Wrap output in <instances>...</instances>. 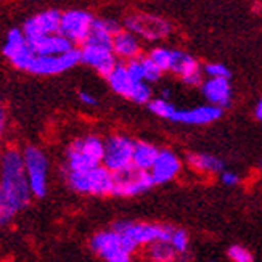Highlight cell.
Wrapping results in <instances>:
<instances>
[{
    "instance_id": "obj_21",
    "label": "cell",
    "mask_w": 262,
    "mask_h": 262,
    "mask_svg": "<svg viewBox=\"0 0 262 262\" xmlns=\"http://www.w3.org/2000/svg\"><path fill=\"white\" fill-rule=\"evenodd\" d=\"M187 163L191 169L204 174H222L224 172V161L221 158L208 155V153H188Z\"/></svg>"
},
{
    "instance_id": "obj_18",
    "label": "cell",
    "mask_w": 262,
    "mask_h": 262,
    "mask_svg": "<svg viewBox=\"0 0 262 262\" xmlns=\"http://www.w3.org/2000/svg\"><path fill=\"white\" fill-rule=\"evenodd\" d=\"M113 53L118 60L130 61L142 56V43L140 39L127 29H122L113 37Z\"/></svg>"
},
{
    "instance_id": "obj_23",
    "label": "cell",
    "mask_w": 262,
    "mask_h": 262,
    "mask_svg": "<svg viewBox=\"0 0 262 262\" xmlns=\"http://www.w3.org/2000/svg\"><path fill=\"white\" fill-rule=\"evenodd\" d=\"M146 262H176L177 253L167 242H155L145 246L143 253Z\"/></svg>"
},
{
    "instance_id": "obj_41",
    "label": "cell",
    "mask_w": 262,
    "mask_h": 262,
    "mask_svg": "<svg viewBox=\"0 0 262 262\" xmlns=\"http://www.w3.org/2000/svg\"><path fill=\"white\" fill-rule=\"evenodd\" d=\"M2 153H4V148H2V143H0V159H2Z\"/></svg>"
},
{
    "instance_id": "obj_36",
    "label": "cell",
    "mask_w": 262,
    "mask_h": 262,
    "mask_svg": "<svg viewBox=\"0 0 262 262\" xmlns=\"http://www.w3.org/2000/svg\"><path fill=\"white\" fill-rule=\"evenodd\" d=\"M221 182L225 187H236L242 182V179L236 172H232V170H224V172L221 174Z\"/></svg>"
},
{
    "instance_id": "obj_20",
    "label": "cell",
    "mask_w": 262,
    "mask_h": 262,
    "mask_svg": "<svg viewBox=\"0 0 262 262\" xmlns=\"http://www.w3.org/2000/svg\"><path fill=\"white\" fill-rule=\"evenodd\" d=\"M106 82L113 92L124 97V98H129V95L132 92V87L135 84L127 73L126 63H118L115 66V70L106 76Z\"/></svg>"
},
{
    "instance_id": "obj_3",
    "label": "cell",
    "mask_w": 262,
    "mask_h": 262,
    "mask_svg": "<svg viewBox=\"0 0 262 262\" xmlns=\"http://www.w3.org/2000/svg\"><path fill=\"white\" fill-rule=\"evenodd\" d=\"M64 182L70 190L79 195L90 196H113L115 188V176L113 172L100 164L87 170H71L63 172Z\"/></svg>"
},
{
    "instance_id": "obj_34",
    "label": "cell",
    "mask_w": 262,
    "mask_h": 262,
    "mask_svg": "<svg viewBox=\"0 0 262 262\" xmlns=\"http://www.w3.org/2000/svg\"><path fill=\"white\" fill-rule=\"evenodd\" d=\"M127 73L134 82H145V71H143V63H142V56L140 58H135L126 63Z\"/></svg>"
},
{
    "instance_id": "obj_32",
    "label": "cell",
    "mask_w": 262,
    "mask_h": 262,
    "mask_svg": "<svg viewBox=\"0 0 262 262\" xmlns=\"http://www.w3.org/2000/svg\"><path fill=\"white\" fill-rule=\"evenodd\" d=\"M229 259L232 262H254V257L251 254V251H248V249L242 245H233L229 248Z\"/></svg>"
},
{
    "instance_id": "obj_38",
    "label": "cell",
    "mask_w": 262,
    "mask_h": 262,
    "mask_svg": "<svg viewBox=\"0 0 262 262\" xmlns=\"http://www.w3.org/2000/svg\"><path fill=\"white\" fill-rule=\"evenodd\" d=\"M5 129H7V111L2 105H0V137L4 135Z\"/></svg>"
},
{
    "instance_id": "obj_19",
    "label": "cell",
    "mask_w": 262,
    "mask_h": 262,
    "mask_svg": "<svg viewBox=\"0 0 262 262\" xmlns=\"http://www.w3.org/2000/svg\"><path fill=\"white\" fill-rule=\"evenodd\" d=\"M159 155V148L150 142L137 140L134 145V155H132V167L143 172H150L156 158Z\"/></svg>"
},
{
    "instance_id": "obj_27",
    "label": "cell",
    "mask_w": 262,
    "mask_h": 262,
    "mask_svg": "<svg viewBox=\"0 0 262 262\" xmlns=\"http://www.w3.org/2000/svg\"><path fill=\"white\" fill-rule=\"evenodd\" d=\"M34 56H36V55H34V52L31 50L29 43H26L25 47L19 49L18 52H15L13 55H11L10 58H8V61L11 63V66L16 68V70L28 73L29 66H31L32 60H34Z\"/></svg>"
},
{
    "instance_id": "obj_31",
    "label": "cell",
    "mask_w": 262,
    "mask_h": 262,
    "mask_svg": "<svg viewBox=\"0 0 262 262\" xmlns=\"http://www.w3.org/2000/svg\"><path fill=\"white\" fill-rule=\"evenodd\" d=\"M142 63H143V71H145V82H148V84L158 82L163 76V71L159 70V68L150 58H148V56L142 55Z\"/></svg>"
},
{
    "instance_id": "obj_5",
    "label": "cell",
    "mask_w": 262,
    "mask_h": 262,
    "mask_svg": "<svg viewBox=\"0 0 262 262\" xmlns=\"http://www.w3.org/2000/svg\"><path fill=\"white\" fill-rule=\"evenodd\" d=\"M113 230L127 235L129 238L139 245L148 246L155 242H167L174 233L172 225H159V224H146V222H134V221H118L113 224Z\"/></svg>"
},
{
    "instance_id": "obj_10",
    "label": "cell",
    "mask_w": 262,
    "mask_h": 262,
    "mask_svg": "<svg viewBox=\"0 0 262 262\" xmlns=\"http://www.w3.org/2000/svg\"><path fill=\"white\" fill-rule=\"evenodd\" d=\"M94 15L85 10H70L61 13L60 34L73 45L84 43L94 25Z\"/></svg>"
},
{
    "instance_id": "obj_17",
    "label": "cell",
    "mask_w": 262,
    "mask_h": 262,
    "mask_svg": "<svg viewBox=\"0 0 262 262\" xmlns=\"http://www.w3.org/2000/svg\"><path fill=\"white\" fill-rule=\"evenodd\" d=\"M90 249H92L98 257L108 260L111 256L118 254L119 251H124L121 245V233L115 232L113 229L97 232L90 238Z\"/></svg>"
},
{
    "instance_id": "obj_25",
    "label": "cell",
    "mask_w": 262,
    "mask_h": 262,
    "mask_svg": "<svg viewBox=\"0 0 262 262\" xmlns=\"http://www.w3.org/2000/svg\"><path fill=\"white\" fill-rule=\"evenodd\" d=\"M172 50L174 49H167V47H161V45H158V47H153L150 52H148L146 56L163 73H166V71H170V64H172Z\"/></svg>"
},
{
    "instance_id": "obj_29",
    "label": "cell",
    "mask_w": 262,
    "mask_h": 262,
    "mask_svg": "<svg viewBox=\"0 0 262 262\" xmlns=\"http://www.w3.org/2000/svg\"><path fill=\"white\" fill-rule=\"evenodd\" d=\"M169 243H170V246L174 248V251L177 253V256L190 253L188 251L190 238H188V233L184 229H174V233H172V236H170Z\"/></svg>"
},
{
    "instance_id": "obj_15",
    "label": "cell",
    "mask_w": 262,
    "mask_h": 262,
    "mask_svg": "<svg viewBox=\"0 0 262 262\" xmlns=\"http://www.w3.org/2000/svg\"><path fill=\"white\" fill-rule=\"evenodd\" d=\"M201 94L209 105L219 106L222 110L232 105V85L229 79L208 77L201 85Z\"/></svg>"
},
{
    "instance_id": "obj_8",
    "label": "cell",
    "mask_w": 262,
    "mask_h": 262,
    "mask_svg": "<svg viewBox=\"0 0 262 262\" xmlns=\"http://www.w3.org/2000/svg\"><path fill=\"white\" fill-rule=\"evenodd\" d=\"M81 63V49H71L70 52L52 56H39L36 55L29 66L28 73L34 76H58L73 70Z\"/></svg>"
},
{
    "instance_id": "obj_33",
    "label": "cell",
    "mask_w": 262,
    "mask_h": 262,
    "mask_svg": "<svg viewBox=\"0 0 262 262\" xmlns=\"http://www.w3.org/2000/svg\"><path fill=\"white\" fill-rule=\"evenodd\" d=\"M203 74H206L208 77L230 79V70L222 63H206L203 66Z\"/></svg>"
},
{
    "instance_id": "obj_1",
    "label": "cell",
    "mask_w": 262,
    "mask_h": 262,
    "mask_svg": "<svg viewBox=\"0 0 262 262\" xmlns=\"http://www.w3.org/2000/svg\"><path fill=\"white\" fill-rule=\"evenodd\" d=\"M32 200L26 177L23 151L19 148H4L0 159V227H7L25 211Z\"/></svg>"
},
{
    "instance_id": "obj_22",
    "label": "cell",
    "mask_w": 262,
    "mask_h": 262,
    "mask_svg": "<svg viewBox=\"0 0 262 262\" xmlns=\"http://www.w3.org/2000/svg\"><path fill=\"white\" fill-rule=\"evenodd\" d=\"M201 70L200 63L196 61L195 56H191L190 53L184 50H172V64H170V73H174L180 77H184L190 73H195Z\"/></svg>"
},
{
    "instance_id": "obj_6",
    "label": "cell",
    "mask_w": 262,
    "mask_h": 262,
    "mask_svg": "<svg viewBox=\"0 0 262 262\" xmlns=\"http://www.w3.org/2000/svg\"><path fill=\"white\" fill-rule=\"evenodd\" d=\"M135 140L124 134H115L105 139V153L103 164L110 172L119 174L132 167V155H134Z\"/></svg>"
},
{
    "instance_id": "obj_30",
    "label": "cell",
    "mask_w": 262,
    "mask_h": 262,
    "mask_svg": "<svg viewBox=\"0 0 262 262\" xmlns=\"http://www.w3.org/2000/svg\"><path fill=\"white\" fill-rule=\"evenodd\" d=\"M94 29H98V31H103L106 34H110L111 37H115L118 32L122 31L121 25L116 21V19H111V18H95L94 19V25H92Z\"/></svg>"
},
{
    "instance_id": "obj_2",
    "label": "cell",
    "mask_w": 262,
    "mask_h": 262,
    "mask_svg": "<svg viewBox=\"0 0 262 262\" xmlns=\"http://www.w3.org/2000/svg\"><path fill=\"white\" fill-rule=\"evenodd\" d=\"M105 153V140L95 134H87L74 139L64 151V169L63 172L71 170H87L101 164Z\"/></svg>"
},
{
    "instance_id": "obj_13",
    "label": "cell",
    "mask_w": 262,
    "mask_h": 262,
    "mask_svg": "<svg viewBox=\"0 0 262 262\" xmlns=\"http://www.w3.org/2000/svg\"><path fill=\"white\" fill-rule=\"evenodd\" d=\"M182 170L180 158L167 148H159V155L150 170L155 185H164L167 182L174 180Z\"/></svg>"
},
{
    "instance_id": "obj_4",
    "label": "cell",
    "mask_w": 262,
    "mask_h": 262,
    "mask_svg": "<svg viewBox=\"0 0 262 262\" xmlns=\"http://www.w3.org/2000/svg\"><path fill=\"white\" fill-rule=\"evenodd\" d=\"M21 151L32 198L42 200L49 191V156L37 145H28Z\"/></svg>"
},
{
    "instance_id": "obj_42",
    "label": "cell",
    "mask_w": 262,
    "mask_h": 262,
    "mask_svg": "<svg viewBox=\"0 0 262 262\" xmlns=\"http://www.w3.org/2000/svg\"><path fill=\"white\" fill-rule=\"evenodd\" d=\"M209 262H217V260H209Z\"/></svg>"
},
{
    "instance_id": "obj_16",
    "label": "cell",
    "mask_w": 262,
    "mask_h": 262,
    "mask_svg": "<svg viewBox=\"0 0 262 262\" xmlns=\"http://www.w3.org/2000/svg\"><path fill=\"white\" fill-rule=\"evenodd\" d=\"M28 43H29L31 50L34 52V55H39V56L61 55V53H66V52H70L71 49H74V45L66 37H63L60 32L28 40Z\"/></svg>"
},
{
    "instance_id": "obj_28",
    "label": "cell",
    "mask_w": 262,
    "mask_h": 262,
    "mask_svg": "<svg viewBox=\"0 0 262 262\" xmlns=\"http://www.w3.org/2000/svg\"><path fill=\"white\" fill-rule=\"evenodd\" d=\"M151 87L148 82H135L132 87V92L129 95V100L137 105H148L151 101Z\"/></svg>"
},
{
    "instance_id": "obj_14",
    "label": "cell",
    "mask_w": 262,
    "mask_h": 262,
    "mask_svg": "<svg viewBox=\"0 0 262 262\" xmlns=\"http://www.w3.org/2000/svg\"><path fill=\"white\" fill-rule=\"evenodd\" d=\"M224 115V110L214 105H201L190 110H177L174 118L170 119L177 124H187V126H206V124L219 121Z\"/></svg>"
},
{
    "instance_id": "obj_39",
    "label": "cell",
    "mask_w": 262,
    "mask_h": 262,
    "mask_svg": "<svg viewBox=\"0 0 262 262\" xmlns=\"http://www.w3.org/2000/svg\"><path fill=\"white\" fill-rule=\"evenodd\" d=\"M254 116H256L257 121H262V98L257 101V105L254 108Z\"/></svg>"
},
{
    "instance_id": "obj_26",
    "label": "cell",
    "mask_w": 262,
    "mask_h": 262,
    "mask_svg": "<svg viewBox=\"0 0 262 262\" xmlns=\"http://www.w3.org/2000/svg\"><path fill=\"white\" fill-rule=\"evenodd\" d=\"M148 110H150V113H153L155 116L161 118V119H172L177 108L170 103L169 100H164V98H151V101L148 103Z\"/></svg>"
},
{
    "instance_id": "obj_7",
    "label": "cell",
    "mask_w": 262,
    "mask_h": 262,
    "mask_svg": "<svg viewBox=\"0 0 262 262\" xmlns=\"http://www.w3.org/2000/svg\"><path fill=\"white\" fill-rule=\"evenodd\" d=\"M124 26L127 31L135 34L139 39L148 40V42H156L163 40L172 32V26L170 23L161 16L155 15H145V13H135L124 19Z\"/></svg>"
},
{
    "instance_id": "obj_35",
    "label": "cell",
    "mask_w": 262,
    "mask_h": 262,
    "mask_svg": "<svg viewBox=\"0 0 262 262\" xmlns=\"http://www.w3.org/2000/svg\"><path fill=\"white\" fill-rule=\"evenodd\" d=\"M203 70H198L195 73H190L184 77H180L182 79V82H184L185 85L188 87H201L203 82H204V77H203Z\"/></svg>"
},
{
    "instance_id": "obj_40",
    "label": "cell",
    "mask_w": 262,
    "mask_h": 262,
    "mask_svg": "<svg viewBox=\"0 0 262 262\" xmlns=\"http://www.w3.org/2000/svg\"><path fill=\"white\" fill-rule=\"evenodd\" d=\"M169 97H170L169 89H163V92H161V98H164V100H169Z\"/></svg>"
},
{
    "instance_id": "obj_11",
    "label": "cell",
    "mask_w": 262,
    "mask_h": 262,
    "mask_svg": "<svg viewBox=\"0 0 262 262\" xmlns=\"http://www.w3.org/2000/svg\"><path fill=\"white\" fill-rule=\"evenodd\" d=\"M60 21L61 13L58 10H45L39 15L28 18L23 25V34L28 40L37 39L42 36H50V34L60 32Z\"/></svg>"
},
{
    "instance_id": "obj_12",
    "label": "cell",
    "mask_w": 262,
    "mask_h": 262,
    "mask_svg": "<svg viewBox=\"0 0 262 262\" xmlns=\"http://www.w3.org/2000/svg\"><path fill=\"white\" fill-rule=\"evenodd\" d=\"M81 63L90 66L95 70L101 77H105L115 70V66L119 63L116 55L113 53V49L98 47V45L82 43L81 47Z\"/></svg>"
},
{
    "instance_id": "obj_24",
    "label": "cell",
    "mask_w": 262,
    "mask_h": 262,
    "mask_svg": "<svg viewBox=\"0 0 262 262\" xmlns=\"http://www.w3.org/2000/svg\"><path fill=\"white\" fill-rule=\"evenodd\" d=\"M28 43V39L26 36L23 34V29H10L8 34H7V40H5V45H4V55H5V58H10L11 55H13L15 52H18L19 49H23L25 45Z\"/></svg>"
},
{
    "instance_id": "obj_37",
    "label": "cell",
    "mask_w": 262,
    "mask_h": 262,
    "mask_svg": "<svg viewBox=\"0 0 262 262\" xmlns=\"http://www.w3.org/2000/svg\"><path fill=\"white\" fill-rule=\"evenodd\" d=\"M79 101H81L82 105H85V106H97L98 105V100H97V97L95 95H92V94H89V92H79Z\"/></svg>"
},
{
    "instance_id": "obj_9",
    "label": "cell",
    "mask_w": 262,
    "mask_h": 262,
    "mask_svg": "<svg viewBox=\"0 0 262 262\" xmlns=\"http://www.w3.org/2000/svg\"><path fill=\"white\" fill-rule=\"evenodd\" d=\"M115 176V188H113V196L118 198H134L142 193L151 190L155 187V182L150 172L137 170L134 167L124 170Z\"/></svg>"
}]
</instances>
